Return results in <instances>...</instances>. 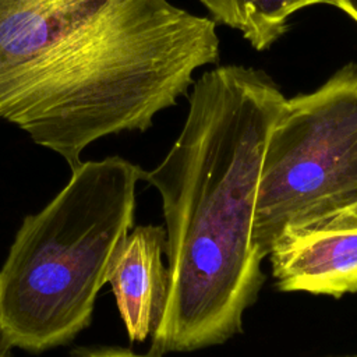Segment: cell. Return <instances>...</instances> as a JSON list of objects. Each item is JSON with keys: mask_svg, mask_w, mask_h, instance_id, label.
<instances>
[{"mask_svg": "<svg viewBox=\"0 0 357 357\" xmlns=\"http://www.w3.org/2000/svg\"><path fill=\"white\" fill-rule=\"evenodd\" d=\"M218 60L216 22L167 0H0V119L71 170L96 139L148 130Z\"/></svg>", "mask_w": 357, "mask_h": 357, "instance_id": "6da1fadb", "label": "cell"}, {"mask_svg": "<svg viewBox=\"0 0 357 357\" xmlns=\"http://www.w3.org/2000/svg\"><path fill=\"white\" fill-rule=\"evenodd\" d=\"M286 98L259 70L201 75L184 127L142 180L160 194L169 291L149 354L191 351L241 331L264 282L252 241L266 141Z\"/></svg>", "mask_w": 357, "mask_h": 357, "instance_id": "7a4b0ae2", "label": "cell"}, {"mask_svg": "<svg viewBox=\"0 0 357 357\" xmlns=\"http://www.w3.org/2000/svg\"><path fill=\"white\" fill-rule=\"evenodd\" d=\"M142 176L120 156L82 162L42 211L24 218L0 268V331L11 347L42 353L91 324L112 259L132 229Z\"/></svg>", "mask_w": 357, "mask_h": 357, "instance_id": "3957f363", "label": "cell"}, {"mask_svg": "<svg viewBox=\"0 0 357 357\" xmlns=\"http://www.w3.org/2000/svg\"><path fill=\"white\" fill-rule=\"evenodd\" d=\"M357 209V64L286 99L261 166L252 241L266 257L287 229Z\"/></svg>", "mask_w": 357, "mask_h": 357, "instance_id": "277c9868", "label": "cell"}, {"mask_svg": "<svg viewBox=\"0 0 357 357\" xmlns=\"http://www.w3.org/2000/svg\"><path fill=\"white\" fill-rule=\"evenodd\" d=\"M268 255L280 290L333 297L357 293V209L287 229Z\"/></svg>", "mask_w": 357, "mask_h": 357, "instance_id": "5b68a950", "label": "cell"}, {"mask_svg": "<svg viewBox=\"0 0 357 357\" xmlns=\"http://www.w3.org/2000/svg\"><path fill=\"white\" fill-rule=\"evenodd\" d=\"M163 252L165 227L146 225L130 230L112 259L107 283L131 342H144L162 318L169 291Z\"/></svg>", "mask_w": 357, "mask_h": 357, "instance_id": "8992f818", "label": "cell"}, {"mask_svg": "<svg viewBox=\"0 0 357 357\" xmlns=\"http://www.w3.org/2000/svg\"><path fill=\"white\" fill-rule=\"evenodd\" d=\"M218 24L243 33L257 50L271 47L287 32L289 18L314 4L332 0H199Z\"/></svg>", "mask_w": 357, "mask_h": 357, "instance_id": "52a82bcc", "label": "cell"}, {"mask_svg": "<svg viewBox=\"0 0 357 357\" xmlns=\"http://www.w3.org/2000/svg\"><path fill=\"white\" fill-rule=\"evenodd\" d=\"M70 357H153L148 356H138L124 349L116 347H100V349H77L71 353Z\"/></svg>", "mask_w": 357, "mask_h": 357, "instance_id": "ba28073f", "label": "cell"}, {"mask_svg": "<svg viewBox=\"0 0 357 357\" xmlns=\"http://www.w3.org/2000/svg\"><path fill=\"white\" fill-rule=\"evenodd\" d=\"M335 7L344 11L354 22H357V0H332Z\"/></svg>", "mask_w": 357, "mask_h": 357, "instance_id": "9c48e42d", "label": "cell"}, {"mask_svg": "<svg viewBox=\"0 0 357 357\" xmlns=\"http://www.w3.org/2000/svg\"><path fill=\"white\" fill-rule=\"evenodd\" d=\"M13 347L4 337L3 332L0 331V357H13Z\"/></svg>", "mask_w": 357, "mask_h": 357, "instance_id": "30bf717a", "label": "cell"}]
</instances>
